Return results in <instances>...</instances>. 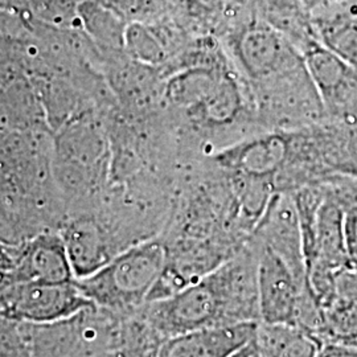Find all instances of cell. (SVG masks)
Wrapping results in <instances>:
<instances>
[{"label": "cell", "mask_w": 357, "mask_h": 357, "mask_svg": "<svg viewBox=\"0 0 357 357\" xmlns=\"http://www.w3.org/2000/svg\"><path fill=\"white\" fill-rule=\"evenodd\" d=\"M250 238L270 248L301 281H307L302 231L290 192H277L271 197Z\"/></svg>", "instance_id": "cell-7"}, {"label": "cell", "mask_w": 357, "mask_h": 357, "mask_svg": "<svg viewBox=\"0 0 357 357\" xmlns=\"http://www.w3.org/2000/svg\"><path fill=\"white\" fill-rule=\"evenodd\" d=\"M76 280L64 241L38 237L20 253L15 264V282L64 283Z\"/></svg>", "instance_id": "cell-11"}, {"label": "cell", "mask_w": 357, "mask_h": 357, "mask_svg": "<svg viewBox=\"0 0 357 357\" xmlns=\"http://www.w3.org/2000/svg\"><path fill=\"white\" fill-rule=\"evenodd\" d=\"M307 72L319 94L327 119L357 128V68L318 38L302 48Z\"/></svg>", "instance_id": "cell-5"}, {"label": "cell", "mask_w": 357, "mask_h": 357, "mask_svg": "<svg viewBox=\"0 0 357 357\" xmlns=\"http://www.w3.org/2000/svg\"><path fill=\"white\" fill-rule=\"evenodd\" d=\"M141 314L163 342L205 328L261 321L255 249L246 243L202 281L147 303Z\"/></svg>", "instance_id": "cell-1"}, {"label": "cell", "mask_w": 357, "mask_h": 357, "mask_svg": "<svg viewBox=\"0 0 357 357\" xmlns=\"http://www.w3.org/2000/svg\"><path fill=\"white\" fill-rule=\"evenodd\" d=\"M315 357H357V345L323 342Z\"/></svg>", "instance_id": "cell-18"}, {"label": "cell", "mask_w": 357, "mask_h": 357, "mask_svg": "<svg viewBox=\"0 0 357 357\" xmlns=\"http://www.w3.org/2000/svg\"><path fill=\"white\" fill-rule=\"evenodd\" d=\"M100 357H121L119 356V354L116 352V351H113V352H106V354H103L102 356Z\"/></svg>", "instance_id": "cell-21"}, {"label": "cell", "mask_w": 357, "mask_h": 357, "mask_svg": "<svg viewBox=\"0 0 357 357\" xmlns=\"http://www.w3.org/2000/svg\"><path fill=\"white\" fill-rule=\"evenodd\" d=\"M103 4L130 23H151L168 13L167 0H101Z\"/></svg>", "instance_id": "cell-16"}, {"label": "cell", "mask_w": 357, "mask_h": 357, "mask_svg": "<svg viewBox=\"0 0 357 357\" xmlns=\"http://www.w3.org/2000/svg\"><path fill=\"white\" fill-rule=\"evenodd\" d=\"M258 323L205 328L169 337L160 345L159 357H230L255 342Z\"/></svg>", "instance_id": "cell-8"}, {"label": "cell", "mask_w": 357, "mask_h": 357, "mask_svg": "<svg viewBox=\"0 0 357 357\" xmlns=\"http://www.w3.org/2000/svg\"><path fill=\"white\" fill-rule=\"evenodd\" d=\"M255 344L258 357H315L321 340L296 326L259 321Z\"/></svg>", "instance_id": "cell-14"}, {"label": "cell", "mask_w": 357, "mask_h": 357, "mask_svg": "<svg viewBox=\"0 0 357 357\" xmlns=\"http://www.w3.org/2000/svg\"><path fill=\"white\" fill-rule=\"evenodd\" d=\"M64 243L76 280L93 274L118 255L105 231L94 222L76 225Z\"/></svg>", "instance_id": "cell-13"}, {"label": "cell", "mask_w": 357, "mask_h": 357, "mask_svg": "<svg viewBox=\"0 0 357 357\" xmlns=\"http://www.w3.org/2000/svg\"><path fill=\"white\" fill-rule=\"evenodd\" d=\"M217 38L253 100L307 72L303 53L294 40L249 10L234 13Z\"/></svg>", "instance_id": "cell-2"}, {"label": "cell", "mask_w": 357, "mask_h": 357, "mask_svg": "<svg viewBox=\"0 0 357 357\" xmlns=\"http://www.w3.org/2000/svg\"><path fill=\"white\" fill-rule=\"evenodd\" d=\"M85 20L97 38L110 45H122L128 23L109 10L101 0H90L84 11Z\"/></svg>", "instance_id": "cell-15"}, {"label": "cell", "mask_w": 357, "mask_h": 357, "mask_svg": "<svg viewBox=\"0 0 357 357\" xmlns=\"http://www.w3.org/2000/svg\"><path fill=\"white\" fill-rule=\"evenodd\" d=\"M323 184L326 196L318 211L315 243L312 255L307 261V274L312 271L340 273L351 268L345 250V206L328 191L324 180Z\"/></svg>", "instance_id": "cell-9"}, {"label": "cell", "mask_w": 357, "mask_h": 357, "mask_svg": "<svg viewBox=\"0 0 357 357\" xmlns=\"http://www.w3.org/2000/svg\"><path fill=\"white\" fill-rule=\"evenodd\" d=\"M255 352L257 351H255V342H253V343L243 347L240 351H237L236 354H233L230 357H255Z\"/></svg>", "instance_id": "cell-20"}, {"label": "cell", "mask_w": 357, "mask_h": 357, "mask_svg": "<svg viewBox=\"0 0 357 357\" xmlns=\"http://www.w3.org/2000/svg\"><path fill=\"white\" fill-rule=\"evenodd\" d=\"M344 243L349 266L357 270V204L345 209Z\"/></svg>", "instance_id": "cell-17"}, {"label": "cell", "mask_w": 357, "mask_h": 357, "mask_svg": "<svg viewBox=\"0 0 357 357\" xmlns=\"http://www.w3.org/2000/svg\"><path fill=\"white\" fill-rule=\"evenodd\" d=\"M255 357H258V355H257V352H255Z\"/></svg>", "instance_id": "cell-22"}, {"label": "cell", "mask_w": 357, "mask_h": 357, "mask_svg": "<svg viewBox=\"0 0 357 357\" xmlns=\"http://www.w3.org/2000/svg\"><path fill=\"white\" fill-rule=\"evenodd\" d=\"M168 13L190 36H218L238 0H167Z\"/></svg>", "instance_id": "cell-12"}, {"label": "cell", "mask_w": 357, "mask_h": 357, "mask_svg": "<svg viewBox=\"0 0 357 357\" xmlns=\"http://www.w3.org/2000/svg\"><path fill=\"white\" fill-rule=\"evenodd\" d=\"M166 259L163 240L143 241L115 255L93 274L77 278V286L96 306L128 318L147 305Z\"/></svg>", "instance_id": "cell-3"}, {"label": "cell", "mask_w": 357, "mask_h": 357, "mask_svg": "<svg viewBox=\"0 0 357 357\" xmlns=\"http://www.w3.org/2000/svg\"><path fill=\"white\" fill-rule=\"evenodd\" d=\"M310 19L320 43L357 68V0H333Z\"/></svg>", "instance_id": "cell-10"}, {"label": "cell", "mask_w": 357, "mask_h": 357, "mask_svg": "<svg viewBox=\"0 0 357 357\" xmlns=\"http://www.w3.org/2000/svg\"><path fill=\"white\" fill-rule=\"evenodd\" d=\"M257 255L259 317L264 323L295 326L298 303L308 281H301L280 255L249 240Z\"/></svg>", "instance_id": "cell-6"}, {"label": "cell", "mask_w": 357, "mask_h": 357, "mask_svg": "<svg viewBox=\"0 0 357 357\" xmlns=\"http://www.w3.org/2000/svg\"><path fill=\"white\" fill-rule=\"evenodd\" d=\"M330 1H333V0H299V3L306 8L308 13L314 11L315 8H318L320 6H324V4L330 3Z\"/></svg>", "instance_id": "cell-19"}, {"label": "cell", "mask_w": 357, "mask_h": 357, "mask_svg": "<svg viewBox=\"0 0 357 357\" xmlns=\"http://www.w3.org/2000/svg\"><path fill=\"white\" fill-rule=\"evenodd\" d=\"M96 307L81 293L76 280L64 283L17 281L0 290V315L17 321L50 324Z\"/></svg>", "instance_id": "cell-4"}]
</instances>
